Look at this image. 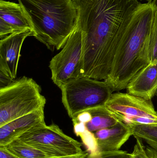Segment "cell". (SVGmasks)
I'll return each mask as SVG.
<instances>
[{"mask_svg": "<svg viewBox=\"0 0 157 158\" xmlns=\"http://www.w3.org/2000/svg\"><path fill=\"white\" fill-rule=\"evenodd\" d=\"M149 59L150 64L157 62V11L156 10L149 37Z\"/></svg>", "mask_w": 157, "mask_h": 158, "instance_id": "e0dca14e", "label": "cell"}, {"mask_svg": "<svg viewBox=\"0 0 157 158\" xmlns=\"http://www.w3.org/2000/svg\"><path fill=\"white\" fill-rule=\"evenodd\" d=\"M131 154L127 151L118 150L111 152H97L88 153L84 158H130Z\"/></svg>", "mask_w": 157, "mask_h": 158, "instance_id": "ac0fdd59", "label": "cell"}, {"mask_svg": "<svg viewBox=\"0 0 157 158\" xmlns=\"http://www.w3.org/2000/svg\"><path fill=\"white\" fill-rule=\"evenodd\" d=\"M45 125L44 108L12 121L0 127V146H6L27 132Z\"/></svg>", "mask_w": 157, "mask_h": 158, "instance_id": "30bf717a", "label": "cell"}, {"mask_svg": "<svg viewBox=\"0 0 157 158\" xmlns=\"http://www.w3.org/2000/svg\"><path fill=\"white\" fill-rule=\"evenodd\" d=\"M9 151L18 158H48L50 157L40 149L16 139L6 146Z\"/></svg>", "mask_w": 157, "mask_h": 158, "instance_id": "9a60e30c", "label": "cell"}, {"mask_svg": "<svg viewBox=\"0 0 157 158\" xmlns=\"http://www.w3.org/2000/svg\"><path fill=\"white\" fill-rule=\"evenodd\" d=\"M82 32L83 77L106 80L123 31L141 3L137 0H73Z\"/></svg>", "mask_w": 157, "mask_h": 158, "instance_id": "6da1fadb", "label": "cell"}, {"mask_svg": "<svg viewBox=\"0 0 157 158\" xmlns=\"http://www.w3.org/2000/svg\"><path fill=\"white\" fill-rule=\"evenodd\" d=\"M60 88L62 102L72 119L81 112L105 106L113 92L105 81L87 77L71 79Z\"/></svg>", "mask_w": 157, "mask_h": 158, "instance_id": "5b68a950", "label": "cell"}, {"mask_svg": "<svg viewBox=\"0 0 157 158\" xmlns=\"http://www.w3.org/2000/svg\"><path fill=\"white\" fill-rule=\"evenodd\" d=\"M97 143L98 152L120 150L133 133L130 127L122 122L116 125L94 133Z\"/></svg>", "mask_w": 157, "mask_h": 158, "instance_id": "7c38bea8", "label": "cell"}, {"mask_svg": "<svg viewBox=\"0 0 157 158\" xmlns=\"http://www.w3.org/2000/svg\"><path fill=\"white\" fill-rule=\"evenodd\" d=\"M82 56V32L77 25L61 51L50 62L49 68L54 84L60 88L71 79L81 77Z\"/></svg>", "mask_w": 157, "mask_h": 158, "instance_id": "52a82bcc", "label": "cell"}, {"mask_svg": "<svg viewBox=\"0 0 157 158\" xmlns=\"http://www.w3.org/2000/svg\"><path fill=\"white\" fill-rule=\"evenodd\" d=\"M17 139L43 151L50 157L72 156L84 152L81 143L66 135L54 123L30 130Z\"/></svg>", "mask_w": 157, "mask_h": 158, "instance_id": "8992f818", "label": "cell"}, {"mask_svg": "<svg viewBox=\"0 0 157 158\" xmlns=\"http://www.w3.org/2000/svg\"><path fill=\"white\" fill-rule=\"evenodd\" d=\"M155 96H156L157 97V91L156 93Z\"/></svg>", "mask_w": 157, "mask_h": 158, "instance_id": "d4e9b609", "label": "cell"}, {"mask_svg": "<svg viewBox=\"0 0 157 158\" xmlns=\"http://www.w3.org/2000/svg\"><path fill=\"white\" fill-rule=\"evenodd\" d=\"M133 136L146 142L150 147L157 151V124L128 125Z\"/></svg>", "mask_w": 157, "mask_h": 158, "instance_id": "2e32d148", "label": "cell"}, {"mask_svg": "<svg viewBox=\"0 0 157 158\" xmlns=\"http://www.w3.org/2000/svg\"><path fill=\"white\" fill-rule=\"evenodd\" d=\"M29 36H34L31 29L15 32L1 39L0 80L3 86L15 80L21 48L24 41Z\"/></svg>", "mask_w": 157, "mask_h": 158, "instance_id": "ba28073f", "label": "cell"}, {"mask_svg": "<svg viewBox=\"0 0 157 158\" xmlns=\"http://www.w3.org/2000/svg\"><path fill=\"white\" fill-rule=\"evenodd\" d=\"M88 154L87 151H85L81 154L77 155H72V156H64L61 157H49L48 158H84Z\"/></svg>", "mask_w": 157, "mask_h": 158, "instance_id": "44dd1931", "label": "cell"}, {"mask_svg": "<svg viewBox=\"0 0 157 158\" xmlns=\"http://www.w3.org/2000/svg\"><path fill=\"white\" fill-rule=\"evenodd\" d=\"M155 12L152 2L141 3L124 29L109 75L104 80L113 92L126 89L134 77L150 64L149 37Z\"/></svg>", "mask_w": 157, "mask_h": 158, "instance_id": "7a4b0ae2", "label": "cell"}, {"mask_svg": "<svg viewBox=\"0 0 157 158\" xmlns=\"http://www.w3.org/2000/svg\"><path fill=\"white\" fill-rule=\"evenodd\" d=\"M148 158H157V151L150 147H147Z\"/></svg>", "mask_w": 157, "mask_h": 158, "instance_id": "7402d4cb", "label": "cell"}, {"mask_svg": "<svg viewBox=\"0 0 157 158\" xmlns=\"http://www.w3.org/2000/svg\"><path fill=\"white\" fill-rule=\"evenodd\" d=\"M152 3L154 8L157 11V0H153L152 2Z\"/></svg>", "mask_w": 157, "mask_h": 158, "instance_id": "603a6c76", "label": "cell"}, {"mask_svg": "<svg viewBox=\"0 0 157 158\" xmlns=\"http://www.w3.org/2000/svg\"><path fill=\"white\" fill-rule=\"evenodd\" d=\"M136 143L130 158H148L146 147L140 138L135 137Z\"/></svg>", "mask_w": 157, "mask_h": 158, "instance_id": "d6986e66", "label": "cell"}, {"mask_svg": "<svg viewBox=\"0 0 157 158\" xmlns=\"http://www.w3.org/2000/svg\"><path fill=\"white\" fill-rule=\"evenodd\" d=\"M33 79L23 77L0 88V127L44 109L46 99Z\"/></svg>", "mask_w": 157, "mask_h": 158, "instance_id": "277c9868", "label": "cell"}, {"mask_svg": "<svg viewBox=\"0 0 157 158\" xmlns=\"http://www.w3.org/2000/svg\"><path fill=\"white\" fill-rule=\"evenodd\" d=\"M88 110L91 114V119L85 124L81 123L90 132L94 133L112 127L120 121L106 108L105 105Z\"/></svg>", "mask_w": 157, "mask_h": 158, "instance_id": "5bb4252c", "label": "cell"}, {"mask_svg": "<svg viewBox=\"0 0 157 158\" xmlns=\"http://www.w3.org/2000/svg\"><path fill=\"white\" fill-rule=\"evenodd\" d=\"M31 29L30 23L19 3L0 1V38Z\"/></svg>", "mask_w": 157, "mask_h": 158, "instance_id": "8fae6325", "label": "cell"}, {"mask_svg": "<svg viewBox=\"0 0 157 158\" xmlns=\"http://www.w3.org/2000/svg\"><path fill=\"white\" fill-rule=\"evenodd\" d=\"M144 1H147L148 2H152V0H144Z\"/></svg>", "mask_w": 157, "mask_h": 158, "instance_id": "cb8c5ba5", "label": "cell"}, {"mask_svg": "<svg viewBox=\"0 0 157 158\" xmlns=\"http://www.w3.org/2000/svg\"><path fill=\"white\" fill-rule=\"evenodd\" d=\"M127 93L147 100L155 96L157 91V62L141 70L127 85Z\"/></svg>", "mask_w": 157, "mask_h": 158, "instance_id": "4fadbf2b", "label": "cell"}, {"mask_svg": "<svg viewBox=\"0 0 157 158\" xmlns=\"http://www.w3.org/2000/svg\"><path fill=\"white\" fill-rule=\"evenodd\" d=\"M36 39L53 51L62 49L77 25L73 0H18Z\"/></svg>", "mask_w": 157, "mask_h": 158, "instance_id": "3957f363", "label": "cell"}, {"mask_svg": "<svg viewBox=\"0 0 157 158\" xmlns=\"http://www.w3.org/2000/svg\"><path fill=\"white\" fill-rule=\"evenodd\" d=\"M0 158H18L8 150L6 146H0Z\"/></svg>", "mask_w": 157, "mask_h": 158, "instance_id": "ffe728a7", "label": "cell"}, {"mask_svg": "<svg viewBox=\"0 0 157 158\" xmlns=\"http://www.w3.org/2000/svg\"><path fill=\"white\" fill-rule=\"evenodd\" d=\"M105 106L116 118L129 116L157 120V111L151 100L128 93L112 94Z\"/></svg>", "mask_w": 157, "mask_h": 158, "instance_id": "9c48e42d", "label": "cell"}]
</instances>
